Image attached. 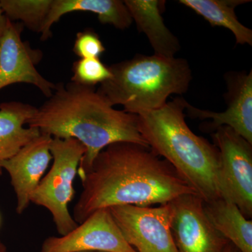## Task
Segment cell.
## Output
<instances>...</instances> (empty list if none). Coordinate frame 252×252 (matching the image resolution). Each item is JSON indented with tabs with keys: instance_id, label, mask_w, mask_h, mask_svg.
I'll return each instance as SVG.
<instances>
[{
	"instance_id": "obj_1",
	"label": "cell",
	"mask_w": 252,
	"mask_h": 252,
	"mask_svg": "<svg viewBox=\"0 0 252 252\" xmlns=\"http://www.w3.org/2000/svg\"><path fill=\"white\" fill-rule=\"evenodd\" d=\"M79 176L83 190L72 215L79 224L100 209L165 205L197 194L167 160L150 147L132 142L107 146Z\"/></svg>"
},
{
	"instance_id": "obj_2",
	"label": "cell",
	"mask_w": 252,
	"mask_h": 252,
	"mask_svg": "<svg viewBox=\"0 0 252 252\" xmlns=\"http://www.w3.org/2000/svg\"><path fill=\"white\" fill-rule=\"evenodd\" d=\"M27 126L53 138L79 141L86 153L78 175L110 144L132 142L149 147L139 130L137 115L114 109L94 86L72 81L56 84L52 95L36 108Z\"/></svg>"
},
{
	"instance_id": "obj_3",
	"label": "cell",
	"mask_w": 252,
	"mask_h": 252,
	"mask_svg": "<svg viewBox=\"0 0 252 252\" xmlns=\"http://www.w3.org/2000/svg\"><path fill=\"white\" fill-rule=\"evenodd\" d=\"M186 102L183 97H176L160 108L139 114V130L154 153L208 203L220 198V152L187 125Z\"/></svg>"
},
{
	"instance_id": "obj_4",
	"label": "cell",
	"mask_w": 252,
	"mask_h": 252,
	"mask_svg": "<svg viewBox=\"0 0 252 252\" xmlns=\"http://www.w3.org/2000/svg\"><path fill=\"white\" fill-rule=\"evenodd\" d=\"M112 77L97 91L112 106L139 115L165 105L172 94H187L193 76L185 59L137 54L109 66Z\"/></svg>"
},
{
	"instance_id": "obj_5",
	"label": "cell",
	"mask_w": 252,
	"mask_h": 252,
	"mask_svg": "<svg viewBox=\"0 0 252 252\" xmlns=\"http://www.w3.org/2000/svg\"><path fill=\"white\" fill-rule=\"evenodd\" d=\"M50 152L52 166L32 194L31 203L46 209L59 234L64 235L79 225L69 205L75 195L74 182L86 148L75 139L53 138Z\"/></svg>"
},
{
	"instance_id": "obj_6",
	"label": "cell",
	"mask_w": 252,
	"mask_h": 252,
	"mask_svg": "<svg viewBox=\"0 0 252 252\" xmlns=\"http://www.w3.org/2000/svg\"><path fill=\"white\" fill-rule=\"evenodd\" d=\"M212 135L220 158V198L237 205L246 218L252 217V144L228 126Z\"/></svg>"
},
{
	"instance_id": "obj_7",
	"label": "cell",
	"mask_w": 252,
	"mask_h": 252,
	"mask_svg": "<svg viewBox=\"0 0 252 252\" xmlns=\"http://www.w3.org/2000/svg\"><path fill=\"white\" fill-rule=\"evenodd\" d=\"M126 241L137 252H178L171 232L169 203L158 207H109Z\"/></svg>"
},
{
	"instance_id": "obj_8",
	"label": "cell",
	"mask_w": 252,
	"mask_h": 252,
	"mask_svg": "<svg viewBox=\"0 0 252 252\" xmlns=\"http://www.w3.org/2000/svg\"><path fill=\"white\" fill-rule=\"evenodd\" d=\"M171 232L178 252H222L229 243L210 223L204 200L187 194L169 203Z\"/></svg>"
},
{
	"instance_id": "obj_9",
	"label": "cell",
	"mask_w": 252,
	"mask_h": 252,
	"mask_svg": "<svg viewBox=\"0 0 252 252\" xmlns=\"http://www.w3.org/2000/svg\"><path fill=\"white\" fill-rule=\"evenodd\" d=\"M40 252H137L126 241L108 208L91 214L64 235L46 238Z\"/></svg>"
},
{
	"instance_id": "obj_10",
	"label": "cell",
	"mask_w": 252,
	"mask_h": 252,
	"mask_svg": "<svg viewBox=\"0 0 252 252\" xmlns=\"http://www.w3.org/2000/svg\"><path fill=\"white\" fill-rule=\"evenodd\" d=\"M24 26L7 18L0 37V91L15 84H31L47 98L52 95L56 84L38 72L36 66L42 59V52L22 40Z\"/></svg>"
},
{
	"instance_id": "obj_11",
	"label": "cell",
	"mask_w": 252,
	"mask_h": 252,
	"mask_svg": "<svg viewBox=\"0 0 252 252\" xmlns=\"http://www.w3.org/2000/svg\"><path fill=\"white\" fill-rule=\"evenodd\" d=\"M225 78L228 91L225 94L227 108L224 112L196 108L187 101L185 112L193 119H211L207 127L213 130L228 126L252 144V71L231 72Z\"/></svg>"
},
{
	"instance_id": "obj_12",
	"label": "cell",
	"mask_w": 252,
	"mask_h": 252,
	"mask_svg": "<svg viewBox=\"0 0 252 252\" xmlns=\"http://www.w3.org/2000/svg\"><path fill=\"white\" fill-rule=\"evenodd\" d=\"M53 137L40 135L20 149L11 158L1 163L7 172L16 194V211L21 215L31 203V197L39 185L52 160L50 146Z\"/></svg>"
},
{
	"instance_id": "obj_13",
	"label": "cell",
	"mask_w": 252,
	"mask_h": 252,
	"mask_svg": "<svg viewBox=\"0 0 252 252\" xmlns=\"http://www.w3.org/2000/svg\"><path fill=\"white\" fill-rule=\"evenodd\" d=\"M126 7L139 31L143 32L154 55L165 58H175L181 45L177 36L164 23L162 16L165 1L160 0H125Z\"/></svg>"
},
{
	"instance_id": "obj_14",
	"label": "cell",
	"mask_w": 252,
	"mask_h": 252,
	"mask_svg": "<svg viewBox=\"0 0 252 252\" xmlns=\"http://www.w3.org/2000/svg\"><path fill=\"white\" fill-rule=\"evenodd\" d=\"M76 11L93 13L102 24L112 25L119 30L127 29L133 23L125 3L121 0H52L41 33V40L51 37L52 26L62 16Z\"/></svg>"
},
{
	"instance_id": "obj_15",
	"label": "cell",
	"mask_w": 252,
	"mask_h": 252,
	"mask_svg": "<svg viewBox=\"0 0 252 252\" xmlns=\"http://www.w3.org/2000/svg\"><path fill=\"white\" fill-rule=\"evenodd\" d=\"M36 110L31 104L16 101L0 104V176L1 163L40 135L38 129L26 127Z\"/></svg>"
},
{
	"instance_id": "obj_16",
	"label": "cell",
	"mask_w": 252,
	"mask_h": 252,
	"mask_svg": "<svg viewBox=\"0 0 252 252\" xmlns=\"http://www.w3.org/2000/svg\"><path fill=\"white\" fill-rule=\"evenodd\" d=\"M210 223L223 238L240 252H252V221L237 205L223 198L204 202Z\"/></svg>"
},
{
	"instance_id": "obj_17",
	"label": "cell",
	"mask_w": 252,
	"mask_h": 252,
	"mask_svg": "<svg viewBox=\"0 0 252 252\" xmlns=\"http://www.w3.org/2000/svg\"><path fill=\"white\" fill-rule=\"evenodd\" d=\"M250 0H180V4L193 10L213 27L229 30L238 44L252 45V31L239 21L235 9Z\"/></svg>"
},
{
	"instance_id": "obj_18",
	"label": "cell",
	"mask_w": 252,
	"mask_h": 252,
	"mask_svg": "<svg viewBox=\"0 0 252 252\" xmlns=\"http://www.w3.org/2000/svg\"><path fill=\"white\" fill-rule=\"evenodd\" d=\"M52 0H0L6 17L20 21L24 27L41 34L49 14Z\"/></svg>"
},
{
	"instance_id": "obj_19",
	"label": "cell",
	"mask_w": 252,
	"mask_h": 252,
	"mask_svg": "<svg viewBox=\"0 0 252 252\" xmlns=\"http://www.w3.org/2000/svg\"><path fill=\"white\" fill-rule=\"evenodd\" d=\"M72 72L71 81L73 82L94 87L112 77L108 66L105 65L99 59L78 60L73 64Z\"/></svg>"
},
{
	"instance_id": "obj_20",
	"label": "cell",
	"mask_w": 252,
	"mask_h": 252,
	"mask_svg": "<svg viewBox=\"0 0 252 252\" xmlns=\"http://www.w3.org/2000/svg\"><path fill=\"white\" fill-rule=\"evenodd\" d=\"M73 51L80 59H99L105 47L95 32L86 29L77 33Z\"/></svg>"
},
{
	"instance_id": "obj_21",
	"label": "cell",
	"mask_w": 252,
	"mask_h": 252,
	"mask_svg": "<svg viewBox=\"0 0 252 252\" xmlns=\"http://www.w3.org/2000/svg\"><path fill=\"white\" fill-rule=\"evenodd\" d=\"M6 22H7V18L5 16L2 9H1V6H0V37H1L3 32L4 31V28L6 27Z\"/></svg>"
},
{
	"instance_id": "obj_22",
	"label": "cell",
	"mask_w": 252,
	"mask_h": 252,
	"mask_svg": "<svg viewBox=\"0 0 252 252\" xmlns=\"http://www.w3.org/2000/svg\"><path fill=\"white\" fill-rule=\"evenodd\" d=\"M222 252H240L238 249L235 248L234 245H232L231 243H228L227 244L226 246L225 247L224 250Z\"/></svg>"
},
{
	"instance_id": "obj_23",
	"label": "cell",
	"mask_w": 252,
	"mask_h": 252,
	"mask_svg": "<svg viewBox=\"0 0 252 252\" xmlns=\"http://www.w3.org/2000/svg\"><path fill=\"white\" fill-rule=\"evenodd\" d=\"M0 252H8L6 245L1 241V239H0Z\"/></svg>"
},
{
	"instance_id": "obj_24",
	"label": "cell",
	"mask_w": 252,
	"mask_h": 252,
	"mask_svg": "<svg viewBox=\"0 0 252 252\" xmlns=\"http://www.w3.org/2000/svg\"><path fill=\"white\" fill-rule=\"evenodd\" d=\"M1 215H0V225H1Z\"/></svg>"
}]
</instances>
